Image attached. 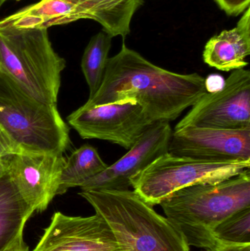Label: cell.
Segmentation results:
<instances>
[{
    "instance_id": "4",
    "label": "cell",
    "mask_w": 250,
    "mask_h": 251,
    "mask_svg": "<svg viewBox=\"0 0 250 251\" xmlns=\"http://www.w3.org/2000/svg\"><path fill=\"white\" fill-rule=\"evenodd\" d=\"M0 128L17 154H63L70 144V129L57 104L36 100L1 72Z\"/></svg>"
},
{
    "instance_id": "22",
    "label": "cell",
    "mask_w": 250,
    "mask_h": 251,
    "mask_svg": "<svg viewBox=\"0 0 250 251\" xmlns=\"http://www.w3.org/2000/svg\"><path fill=\"white\" fill-rule=\"evenodd\" d=\"M225 81L218 75H210L205 79V86L207 92H214L223 88Z\"/></svg>"
},
{
    "instance_id": "20",
    "label": "cell",
    "mask_w": 250,
    "mask_h": 251,
    "mask_svg": "<svg viewBox=\"0 0 250 251\" xmlns=\"http://www.w3.org/2000/svg\"><path fill=\"white\" fill-rule=\"evenodd\" d=\"M206 251H250V244H227L215 242Z\"/></svg>"
},
{
    "instance_id": "13",
    "label": "cell",
    "mask_w": 250,
    "mask_h": 251,
    "mask_svg": "<svg viewBox=\"0 0 250 251\" xmlns=\"http://www.w3.org/2000/svg\"><path fill=\"white\" fill-rule=\"evenodd\" d=\"M65 162L63 154L57 153L9 156V176L34 212H44L57 196Z\"/></svg>"
},
{
    "instance_id": "14",
    "label": "cell",
    "mask_w": 250,
    "mask_h": 251,
    "mask_svg": "<svg viewBox=\"0 0 250 251\" xmlns=\"http://www.w3.org/2000/svg\"><path fill=\"white\" fill-rule=\"evenodd\" d=\"M250 54V7L243 13L237 25L208 40L203 53L204 61L223 72L245 69Z\"/></svg>"
},
{
    "instance_id": "15",
    "label": "cell",
    "mask_w": 250,
    "mask_h": 251,
    "mask_svg": "<svg viewBox=\"0 0 250 251\" xmlns=\"http://www.w3.org/2000/svg\"><path fill=\"white\" fill-rule=\"evenodd\" d=\"M34 210L23 200L9 174L0 178V251H5L23 235Z\"/></svg>"
},
{
    "instance_id": "10",
    "label": "cell",
    "mask_w": 250,
    "mask_h": 251,
    "mask_svg": "<svg viewBox=\"0 0 250 251\" xmlns=\"http://www.w3.org/2000/svg\"><path fill=\"white\" fill-rule=\"evenodd\" d=\"M168 153L208 162L250 161V129L186 126L174 130Z\"/></svg>"
},
{
    "instance_id": "1",
    "label": "cell",
    "mask_w": 250,
    "mask_h": 251,
    "mask_svg": "<svg viewBox=\"0 0 250 251\" xmlns=\"http://www.w3.org/2000/svg\"><path fill=\"white\" fill-rule=\"evenodd\" d=\"M207 92L198 73L181 75L156 66L126 47L107 60L99 88L84 104L93 107L135 100L154 123L176 120Z\"/></svg>"
},
{
    "instance_id": "12",
    "label": "cell",
    "mask_w": 250,
    "mask_h": 251,
    "mask_svg": "<svg viewBox=\"0 0 250 251\" xmlns=\"http://www.w3.org/2000/svg\"><path fill=\"white\" fill-rule=\"evenodd\" d=\"M172 130L169 122L154 124L127 153L105 170L83 183L82 191L127 190L136 174L157 158L168 152Z\"/></svg>"
},
{
    "instance_id": "7",
    "label": "cell",
    "mask_w": 250,
    "mask_h": 251,
    "mask_svg": "<svg viewBox=\"0 0 250 251\" xmlns=\"http://www.w3.org/2000/svg\"><path fill=\"white\" fill-rule=\"evenodd\" d=\"M120 0H41L0 21V26L19 29H48L81 19H91L113 33L121 22Z\"/></svg>"
},
{
    "instance_id": "11",
    "label": "cell",
    "mask_w": 250,
    "mask_h": 251,
    "mask_svg": "<svg viewBox=\"0 0 250 251\" xmlns=\"http://www.w3.org/2000/svg\"><path fill=\"white\" fill-rule=\"evenodd\" d=\"M32 251H122L111 227L95 213L73 217L57 212Z\"/></svg>"
},
{
    "instance_id": "3",
    "label": "cell",
    "mask_w": 250,
    "mask_h": 251,
    "mask_svg": "<svg viewBox=\"0 0 250 251\" xmlns=\"http://www.w3.org/2000/svg\"><path fill=\"white\" fill-rule=\"evenodd\" d=\"M79 195L107 221L122 251H191L182 231L134 190H91Z\"/></svg>"
},
{
    "instance_id": "23",
    "label": "cell",
    "mask_w": 250,
    "mask_h": 251,
    "mask_svg": "<svg viewBox=\"0 0 250 251\" xmlns=\"http://www.w3.org/2000/svg\"><path fill=\"white\" fill-rule=\"evenodd\" d=\"M5 251H29L23 242V235L20 236Z\"/></svg>"
},
{
    "instance_id": "25",
    "label": "cell",
    "mask_w": 250,
    "mask_h": 251,
    "mask_svg": "<svg viewBox=\"0 0 250 251\" xmlns=\"http://www.w3.org/2000/svg\"><path fill=\"white\" fill-rule=\"evenodd\" d=\"M7 1V0H0V8H1V6H2V4H4L5 1Z\"/></svg>"
},
{
    "instance_id": "8",
    "label": "cell",
    "mask_w": 250,
    "mask_h": 251,
    "mask_svg": "<svg viewBox=\"0 0 250 251\" xmlns=\"http://www.w3.org/2000/svg\"><path fill=\"white\" fill-rule=\"evenodd\" d=\"M174 130L186 126L250 129V72L234 70L223 88L203 95Z\"/></svg>"
},
{
    "instance_id": "21",
    "label": "cell",
    "mask_w": 250,
    "mask_h": 251,
    "mask_svg": "<svg viewBox=\"0 0 250 251\" xmlns=\"http://www.w3.org/2000/svg\"><path fill=\"white\" fill-rule=\"evenodd\" d=\"M17 154L14 146L5 133L0 128V157Z\"/></svg>"
},
{
    "instance_id": "17",
    "label": "cell",
    "mask_w": 250,
    "mask_h": 251,
    "mask_svg": "<svg viewBox=\"0 0 250 251\" xmlns=\"http://www.w3.org/2000/svg\"><path fill=\"white\" fill-rule=\"evenodd\" d=\"M113 37L104 32L92 37L82 56V72L90 90L89 98L96 93L102 82Z\"/></svg>"
},
{
    "instance_id": "16",
    "label": "cell",
    "mask_w": 250,
    "mask_h": 251,
    "mask_svg": "<svg viewBox=\"0 0 250 251\" xmlns=\"http://www.w3.org/2000/svg\"><path fill=\"white\" fill-rule=\"evenodd\" d=\"M107 167L93 146L83 145L66 159L57 196L65 194L72 187H80L85 181L102 172Z\"/></svg>"
},
{
    "instance_id": "24",
    "label": "cell",
    "mask_w": 250,
    "mask_h": 251,
    "mask_svg": "<svg viewBox=\"0 0 250 251\" xmlns=\"http://www.w3.org/2000/svg\"><path fill=\"white\" fill-rule=\"evenodd\" d=\"M9 156L0 157V178L8 174Z\"/></svg>"
},
{
    "instance_id": "5",
    "label": "cell",
    "mask_w": 250,
    "mask_h": 251,
    "mask_svg": "<svg viewBox=\"0 0 250 251\" xmlns=\"http://www.w3.org/2000/svg\"><path fill=\"white\" fill-rule=\"evenodd\" d=\"M66 67L51 45L48 29L0 26V72L43 102L57 104Z\"/></svg>"
},
{
    "instance_id": "19",
    "label": "cell",
    "mask_w": 250,
    "mask_h": 251,
    "mask_svg": "<svg viewBox=\"0 0 250 251\" xmlns=\"http://www.w3.org/2000/svg\"><path fill=\"white\" fill-rule=\"evenodd\" d=\"M229 16H239L250 7V0H214Z\"/></svg>"
},
{
    "instance_id": "26",
    "label": "cell",
    "mask_w": 250,
    "mask_h": 251,
    "mask_svg": "<svg viewBox=\"0 0 250 251\" xmlns=\"http://www.w3.org/2000/svg\"><path fill=\"white\" fill-rule=\"evenodd\" d=\"M16 1H19V0H16Z\"/></svg>"
},
{
    "instance_id": "6",
    "label": "cell",
    "mask_w": 250,
    "mask_h": 251,
    "mask_svg": "<svg viewBox=\"0 0 250 251\" xmlns=\"http://www.w3.org/2000/svg\"><path fill=\"white\" fill-rule=\"evenodd\" d=\"M250 167V161L208 162L161 155L133 177L134 191L148 204H159L180 189L199 183H215L235 176Z\"/></svg>"
},
{
    "instance_id": "9",
    "label": "cell",
    "mask_w": 250,
    "mask_h": 251,
    "mask_svg": "<svg viewBox=\"0 0 250 251\" xmlns=\"http://www.w3.org/2000/svg\"><path fill=\"white\" fill-rule=\"evenodd\" d=\"M67 119L82 138L107 140L127 150L155 124L135 100L82 106Z\"/></svg>"
},
{
    "instance_id": "2",
    "label": "cell",
    "mask_w": 250,
    "mask_h": 251,
    "mask_svg": "<svg viewBox=\"0 0 250 251\" xmlns=\"http://www.w3.org/2000/svg\"><path fill=\"white\" fill-rule=\"evenodd\" d=\"M166 218L183 233L189 246H214L212 231L235 212L250 207V171L215 183H199L174 192L159 203Z\"/></svg>"
},
{
    "instance_id": "18",
    "label": "cell",
    "mask_w": 250,
    "mask_h": 251,
    "mask_svg": "<svg viewBox=\"0 0 250 251\" xmlns=\"http://www.w3.org/2000/svg\"><path fill=\"white\" fill-rule=\"evenodd\" d=\"M215 242L227 244H250V207L226 218L213 229Z\"/></svg>"
}]
</instances>
